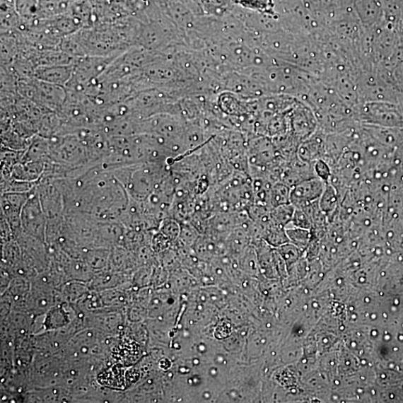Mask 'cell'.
Masks as SVG:
<instances>
[{"label":"cell","mask_w":403,"mask_h":403,"mask_svg":"<svg viewBox=\"0 0 403 403\" xmlns=\"http://www.w3.org/2000/svg\"><path fill=\"white\" fill-rule=\"evenodd\" d=\"M339 196L337 190L329 182H327L325 190L319 199V206L327 218H334V213L337 211L339 204Z\"/></svg>","instance_id":"3"},{"label":"cell","mask_w":403,"mask_h":403,"mask_svg":"<svg viewBox=\"0 0 403 403\" xmlns=\"http://www.w3.org/2000/svg\"><path fill=\"white\" fill-rule=\"evenodd\" d=\"M295 209L291 204L271 209V218L276 224L286 228L292 221Z\"/></svg>","instance_id":"5"},{"label":"cell","mask_w":403,"mask_h":403,"mask_svg":"<svg viewBox=\"0 0 403 403\" xmlns=\"http://www.w3.org/2000/svg\"><path fill=\"white\" fill-rule=\"evenodd\" d=\"M291 187L281 182H275L269 197V207L274 209L291 204Z\"/></svg>","instance_id":"4"},{"label":"cell","mask_w":403,"mask_h":403,"mask_svg":"<svg viewBox=\"0 0 403 403\" xmlns=\"http://www.w3.org/2000/svg\"><path fill=\"white\" fill-rule=\"evenodd\" d=\"M316 176L321 180L329 182L332 176V169L329 164L322 159H319L314 163Z\"/></svg>","instance_id":"7"},{"label":"cell","mask_w":403,"mask_h":403,"mask_svg":"<svg viewBox=\"0 0 403 403\" xmlns=\"http://www.w3.org/2000/svg\"><path fill=\"white\" fill-rule=\"evenodd\" d=\"M327 182L317 177L308 179L291 187V204L303 208L318 201L325 190Z\"/></svg>","instance_id":"1"},{"label":"cell","mask_w":403,"mask_h":403,"mask_svg":"<svg viewBox=\"0 0 403 403\" xmlns=\"http://www.w3.org/2000/svg\"><path fill=\"white\" fill-rule=\"evenodd\" d=\"M103 66V64H100L99 66H98L97 64H93V66L91 65V64H90V69H93V71L94 72H97V71L99 72V70H100L99 69H102ZM77 72L78 73H83L85 74L83 76H78V79H82V80L83 79L85 80V78L87 76L86 74H88V72L93 73L91 70H88L87 72L85 71H83L78 70ZM83 82H84V81H83Z\"/></svg>","instance_id":"8"},{"label":"cell","mask_w":403,"mask_h":403,"mask_svg":"<svg viewBox=\"0 0 403 403\" xmlns=\"http://www.w3.org/2000/svg\"><path fill=\"white\" fill-rule=\"evenodd\" d=\"M74 72V67L69 65L44 66L35 71V76L43 82L59 86L69 82Z\"/></svg>","instance_id":"2"},{"label":"cell","mask_w":403,"mask_h":403,"mask_svg":"<svg viewBox=\"0 0 403 403\" xmlns=\"http://www.w3.org/2000/svg\"><path fill=\"white\" fill-rule=\"evenodd\" d=\"M290 224L305 228H308L312 226V222L310 218H309L308 214L302 208H296L293 214V216Z\"/></svg>","instance_id":"6"}]
</instances>
